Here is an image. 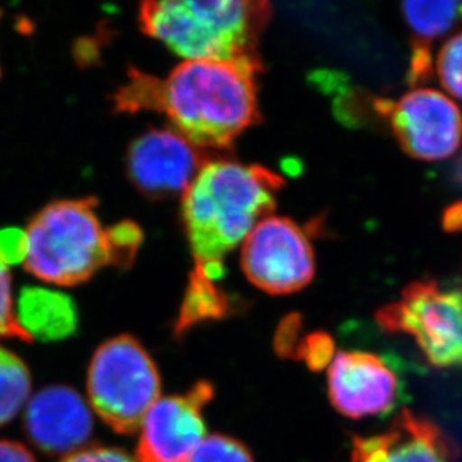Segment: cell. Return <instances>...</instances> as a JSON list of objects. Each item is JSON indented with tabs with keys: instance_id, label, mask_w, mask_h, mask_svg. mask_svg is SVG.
<instances>
[{
	"instance_id": "1",
	"label": "cell",
	"mask_w": 462,
	"mask_h": 462,
	"mask_svg": "<svg viewBox=\"0 0 462 462\" xmlns=\"http://www.w3.org/2000/svg\"><path fill=\"white\" fill-rule=\"evenodd\" d=\"M259 57L183 60L165 79L131 70L114 104L120 113L156 111L198 149H227L261 120Z\"/></svg>"
},
{
	"instance_id": "2",
	"label": "cell",
	"mask_w": 462,
	"mask_h": 462,
	"mask_svg": "<svg viewBox=\"0 0 462 462\" xmlns=\"http://www.w3.org/2000/svg\"><path fill=\"white\" fill-rule=\"evenodd\" d=\"M284 180L274 171L234 161H207L184 190L181 216L195 259L192 274L217 282L223 259L245 243L275 207Z\"/></svg>"
},
{
	"instance_id": "3",
	"label": "cell",
	"mask_w": 462,
	"mask_h": 462,
	"mask_svg": "<svg viewBox=\"0 0 462 462\" xmlns=\"http://www.w3.org/2000/svg\"><path fill=\"white\" fill-rule=\"evenodd\" d=\"M93 198L51 202L22 231V263L36 279L69 288L108 265L129 263L143 234L134 223L106 227Z\"/></svg>"
},
{
	"instance_id": "4",
	"label": "cell",
	"mask_w": 462,
	"mask_h": 462,
	"mask_svg": "<svg viewBox=\"0 0 462 462\" xmlns=\"http://www.w3.org/2000/svg\"><path fill=\"white\" fill-rule=\"evenodd\" d=\"M268 2L150 0L140 6L141 31L184 60L259 57L261 33L270 23Z\"/></svg>"
},
{
	"instance_id": "5",
	"label": "cell",
	"mask_w": 462,
	"mask_h": 462,
	"mask_svg": "<svg viewBox=\"0 0 462 462\" xmlns=\"http://www.w3.org/2000/svg\"><path fill=\"white\" fill-rule=\"evenodd\" d=\"M88 402L118 434H134L161 398V375L144 346L117 336L93 354L88 373Z\"/></svg>"
},
{
	"instance_id": "6",
	"label": "cell",
	"mask_w": 462,
	"mask_h": 462,
	"mask_svg": "<svg viewBox=\"0 0 462 462\" xmlns=\"http://www.w3.org/2000/svg\"><path fill=\"white\" fill-rule=\"evenodd\" d=\"M375 319L384 332L413 338L431 365L462 368L461 289L441 288L434 280L414 282Z\"/></svg>"
},
{
	"instance_id": "7",
	"label": "cell",
	"mask_w": 462,
	"mask_h": 462,
	"mask_svg": "<svg viewBox=\"0 0 462 462\" xmlns=\"http://www.w3.org/2000/svg\"><path fill=\"white\" fill-rule=\"evenodd\" d=\"M241 266L250 283L271 295L306 288L316 273L309 236L288 217L262 218L243 243Z\"/></svg>"
},
{
	"instance_id": "8",
	"label": "cell",
	"mask_w": 462,
	"mask_h": 462,
	"mask_svg": "<svg viewBox=\"0 0 462 462\" xmlns=\"http://www.w3.org/2000/svg\"><path fill=\"white\" fill-rule=\"evenodd\" d=\"M388 117L393 135L409 156L420 161H443L454 156L462 143V114L445 93L414 88L398 101H377Z\"/></svg>"
},
{
	"instance_id": "9",
	"label": "cell",
	"mask_w": 462,
	"mask_h": 462,
	"mask_svg": "<svg viewBox=\"0 0 462 462\" xmlns=\"http://www.w3.org/2000/svg\"><path fill=\"white\" fill-rule=\"evenodd\" d=\"M213 397V384L198 382L189 393L159 398L141 423L135 458L190 462L207 437L204 409Z\"/></svg>"
},
{
	"instance_id": "10",
	"label": "cell",
	"mask_w": 462,
	"mask_h": 462,
	"mask_svg": "<svg viewBox=\"0 0 462 462\" xmlns=\"http://www.w3.org/2000/svg\"><path fill=\"white\" fill-rule=\"evenodd\" d=\"M201 150L174 129H153L134 141L127 154L132 183L149 197L184 193L206 163Z\"/></svg>"
},
{
	"instance_id": "11",
	"label": "cell",
	"mask_w": 462,
	"mask_h": 462,
	"mask_svg": "<svg viewBox=\"0 0 462 462\" xmlns=\"http://www.w3.org/2000/svg\"><path fill=\"white\" fill-rule=\"evenodd\" d=\"M397 375L370 352H338L328 370L332 406L350 419L384 413L397 400Z\"/></svg>"
},
{
	"instance_id": "12",
	"label": "cell",
	"mask_w": 462,
	"mask_h": 462,
	"mask_svg": "<svg viewBox=\"0 0 462 462\" xmlns=\"http://www.w3.org/2000/svg\"><path fill=\"white\" fill-rule=\"evenodd\" d=\"M24 430L42 452L65 458L83 449L92 436V411L75 389L51 384L27 402Z\"/></svg>"
},
{
	"instance_id": "13",
	"label": "cell",
	"mask_w": 462,
	"mask_h": 462,
	"mask_svg": "<svg viewBox=\"0 0 462 462\" xmlns=\"http://www.w3.org/2000/svg\"><path fill=\"white\" fill-rule=\"evenodd\" d=\"M457 443L431 419L404 411L379 434L354 437L352 462H457Z\"/></svg>"
},
{
	"instance_id": "14",
	"label": "cell",
	"mask_w": 462,
	"mask_h": 462,
	"mask_svg": "<svg viewBox=\"0 0 462 462\" xmlns=\"http://www.w3.org/2000/svg\"><path fill=\"white\" fill-rule=\"evenodd\" d=\"M402 15L413 36L409 81L419 84L430 79L432 72L430 47L434 41L449 33L462 23V2H406Z\"/></svg>"
},
{
	"instance_id": "15",
	"label": "cell",
	"mask_w": 462,
	"mask_h": 462,
	"mask_svg": "<svg viewBox=\"0 0 462 462\" xmlns=\"http://www.w3.org/2000/svg\"><path fill=\"white\" fill-rule=\"evenodd\" d=\"M15 313L20 327L32 340H61L74 334L77 328V313L69 298L47 289H26Z\"/></svg>"
},
{
	"instance_id": "16",
	"label": "cell",
	"mask_w": 462,
	"mask_h": 462,
	"mask_svg": "<svg viewBox=\"0 0 462 462\" xmlns=\"http://www.w3.org/2000/svg\"><path fill=\"white\" fill-rule=\"evenodd\" d=\"M14 263H22V231L0 229V337L32 343L15 313L11 277Z\"/></svg>"
},
{
	"instance_id": "17",
	"label": "cell",
	"mask_w": 462,
	"mask_h": 462,
	"mask_svg": "<svg viewBox=\"0 0 462 462\" xmlns=\"http://www.w3.org/2000/svg\"><path fill=\"white\" fill-rule=\"evenodd\" d=\"M231 311V302L216 282L204 279L201 275L189 277L188 291L180 309L175 325V334L183 336L190 328L207 320H218Z\"/></svg>"
},
{
	"instance_id": "18",
	"label": "cell",
	"mask_w": 462,
	"mask_h": 462,
	"mask_svg": "<svg viewBox=\"0 0 462 462\" xmlns=\"http://www.w3.org/2000/svg\"><path fill=\"white\" fill-rule=\"evenodd\" d=\"M31 371L22 358L0 346V427L13 420L31 397Z\"/></svg>"
},
{
	"instance_id": "19",
	"label": "cell",
	"mask_w": 462,
	"mask_h": 462,
	"mask_svg": "<svg viewBox=\"0 0 462 462\" xmlns=\"http://www.w3.org/2000/svg\"><path fill=\"white\" fill-rule=\"evenodd\" d=\"M190 462H254V459L240 440L213 434L204 439Z\"/></svg>"
},
{
	"instance_id": "20",
	"label": "cell",
	"mask_w": 462,
	"mask_h": 462,
	"mask_svg": "<svg viewBox=\"0 0 462 462\" xmlns=\"http://www.w3.org/2000/svg\"><path fill=\"white\" fill-rule=\"evenodd\" d=\"M436 72L446 92L462 101V33L450 38L441 47Z\"/></svg>"
},
{
	"instance_id": "21",
	"label": "cell",
	"mask_w": 462,
	"mask_h": 462,
	"mask_svg": "<svg viewBox=\"0 0 462 462\" xmlns=\"http://www.w3.org/2000/svg\"><path fill=\"white\" fill-rule=\"evenodd\" d=\"M295 358L302 359L313 371H320L334 358V343L328 334H310L298 343Z\"/></svg>"
},
{
	"instance_id": "22",
	"label": "cell",
	"mask_w": 462,
	"mask_h": 462,
	"mask_svg": "<svg viewBox=\"0 0 462 462\" xmlns=\"http://www.w3.org/2000/svg\"><path fill=\"white\" fill-rule=\"evenodd\" d=\"M60 462H140L126 450L106 446H88L61 458Z\"/></svg>"
},
{
	"instance_id": "23",
	"label": "cell",
	"mask_w": 462,
	"mask_h": 462,
	"mask_svg": "<svg viewBox=\"0 0 462 462\" xmlns=\"http://www.w3.org/2000/svg\"><path fill=\"white\" fill-rule=\"evenodd\" d=\"M0 462H38L31 450L22 443L0 440Z\"/></svg>"
},
{
	"instance_id": "24",
	"label": "cell",
	"mask_w": 462,
	"mask_h": 462,
	"mask_svg": "<svg viewBox=\"0 0 462 462\" xmlns=\"http://www.w3.org/2000/svg\"><path fill=\"white\" fill-rule=\"evenodd\" d=\"M455 180L461 184L462 188V157L459 159L458 163L455 166Z\"/></svg>"
}]
</instances>
